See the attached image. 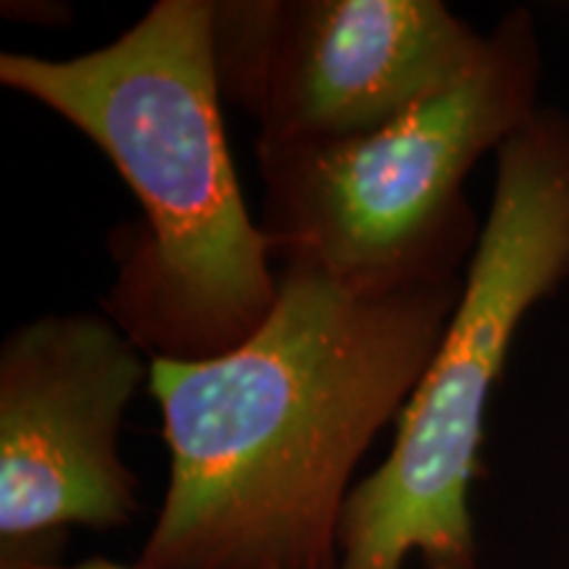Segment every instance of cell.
<instances>
[{
    "mask_svg": "<svg viewBox=\"0 0 569 569\" xmlns=\"http://www.w3.org/2000/svg\"><path fill=\"white\" fill-rule=\"evenodd\" d=\"M465 274L353 284L284 264L234 351L151 359L169 486L146 569H338L353 472L430 367Z\"/></svg>",
    "mask_w": 569,
    "mask_h": 569,
    "instance_id": "cell-1",
    "label": "cell"
},
{
    "mask_svg": "<svg viewBox=\"0 0 569 569\" xmlns=\"http://www.w3.org/2000/svg\"><path fill=\"white\" fill-rule=\"evenodd\" d=\"M0 82L101 148L138 198L113 232L109 315L151 359L230 353L274 309L280 274L248 213L213 69V0H159L109 46L0 53Z\"/></svg>",
    "mask_w": 569,
    "mask_h": 569,
    "instance_id": "cell-2",
    "label": "cell"
},
{
    "mask_svg": "<svg viewBox=\"0 0 569 569\" xmlns=\"http://www.w3.org/2000/svg\"><path fill=\"white\" fill-rule=\"evenodd\" d=\"M569 277V117L540 109L496 153L465 284L393 448L348 496L338 569H478L469 498L486 417L519 325Z\"/></svg>",
    "mask_w": 569,
    "mask_h": 569,
    "instance_id": "cell-3",
    "label": "cell"
},
{
    "mask_svg": "<svg viewBox=\"0 0 569 569\" xmlns=\"http://www.w3.org/2000/svg\"><path fill=\"white\" fill-rule=\"evenodd\" d=\"M480 67L380 130L338 142H256L269 248L353 284L461 272L480 238L465 180L540 109V42L528 9L488 32Z\"/></svg>",
    "mask_w": 569,
    "mask_h": 569,
    "instance_id": "cell-4",
    "label": "cell"
},
{
    "mask_svg": "<svg viewBox=\"0 0 569 569\" xmlns=\"http://www.w3.org/2000/svg\"><path fill=\"white\" fill-rule=\"evenodd\" d=\"M440 0H213V69L256 142L375 132L465 82L488 53Z\"/></svg>",
    "mask_w": 569,
    "mask_h": 569,
    "instance_id": "cell-5",
    "label": "cell"
},
{
    "mask_svg": "<svg viewBox=\"0 0 569 569\" xmlns=\"http://www.w3.org/2000/svg\"><path fill=\"white\" fill-rule=\"evenodd\" d=\"M151 356L109 315H46L0 346V559L61 561L71 528L109 532L140 511L122 419Z\"/></svg>",
    "mask_w": 569,
    "mask_h": 569,
    "instance_id": "cell-6",
    "label": "cell"
},
{
    "mask_svg": "<svg viewBox=\"0 0 569 569\" xmlns=\"http://www.w3.org/2000/svg\"><path fill=\"white\" fill-rule=\"evenodd\" d=\"M0 569H146L140 565L127 567L106 557H90L80 565H63V561H34V559H0Z\"/></svg>",
    "mask_w": 569,
    "mask_h": 569,
    "instance_id": "cell-7",
    "label": "cell"
}]
</instances>
